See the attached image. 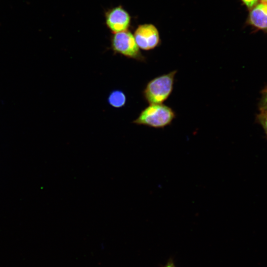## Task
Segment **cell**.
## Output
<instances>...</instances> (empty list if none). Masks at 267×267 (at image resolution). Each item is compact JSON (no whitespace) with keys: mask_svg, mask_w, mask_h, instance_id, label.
Wrapping results in <instances>:
<instances>
[{"mask_svg":"<svg viewBox=\"0 0 267 267\" xmlns=\"http://www.w3.org/2000/svg\"><path fill=\"white\" fill-rule=\"evenodd\" d=\"M176 117L175 111L162 104H150L139 114L133 123L154 128H163L170 125Z\"/></svg>","mask_w":267,"mask_h":267,"instance_id":"obj_1","label":"cell"},{"mask_svg":"<svg viewBox=\"0 0 267 267\" xmlns=\"http://www.w3.org/2000/svg\"><path fill=\"white\" fill-rule=\"evenodd\" d=\"M177 70L150 80L143 91V97L150 104H162L172 92Z\"/></svg>","mask_w":267,"mask_h":267,"instance_id":"obj_2","label":"cell"},{"mask_svg":"<svg viewBox=\"0 0 267 267\" xmlns=\"http://www.w3.org/2000/svg\"><path fill=\"white\" fill-rule=\"evenodd\" d=\"M111 46L115 53L120 54L139 61H145L134 35L126 30L113 34L111 39Z\"/></svg>","mask_w":267,"mask_h":267,"instance_id":"obj_3","label":"cell"},{"mask_svg":"<svg viewBox=\"0 0 267 267\" xmlns=\"http://www.w3.org/2000/svg\"><path fill=\"white\" fill-rule=\"evenodd\" d=\"M134 36L139 48L144 50L153 49L160 43L158 30L151 24L139 25Z\"/></svg>","mask_w":267,"mask_h":267,"instance_id":"obj_4","label":"cell"},{"mask_svg":"<svg viewBox=\"0 0 267 267\" xmlns=\"http://www.w3.org/2000/svg\"><path fill=\"white\" fill-rule=\"evenodd\" d=\"M105 18L107 28L113 34L128 30L131 21L130 15L121 5L107 10Z\"/></svg>","mask_w":267,"mask_h":267,"instance_id":"obj_5","label":"cell"},{"mask_svg":"<svg viewBox=\"0 0 267 267\" xmlns=\"http://www.w3.org/2000/svg\"><path fill=\"white\" fill-rule=\"evenodd\" d=\"M249 21L256 28L267 29V4L261 2L251 8Z\"/></svg>","mask_w":267,"mask_h":267,"instance_id":"obj_6","label":"cell"},{"mask_svg":"<svg viewBox=\"0 0 267 267\" xmlns=\"http://www.w3.org/2000/svg\"><path fill=\"white\" fill-rule=\"evenodd\" d=\"M126 96L125 93L121 90H114L112 91L108 97V102L114 108H121L126 103Z\"/></svg>","mask_w":267,"mask_h":267,"instance_id":"obj_7","label":"cell"},{"mask_svg":"<svg viewBox=\"0 0 267 267\" xmlns=\"http://www.w3.org/2000/svg\"><path fill=\"white\" fill-rule=\"evenodd\" d=\"M258 120L267 136V111H260L258 115Z\"/></svg>","mask_w":267,"mask_h":267,"instance_id":"obj_8","label":"cell"},{"mask_svg":"<svg viewBox=\"0 0 267 267\" xmlns=\"http://www.w3.org/2000/svg\"><path fill=\"white\" fill-rule=\"evenodd\" d=\"M260 108L261 111H267V88L262 92Z\"/></svg>","mask_w":267,"mask_h":267,"instance_id":"obj_9","label":"cell"},{"mask_svg":"<svg viewBox=\"0 0 267 267\" xmlns=\"http://www.w3.org/2000/svg\"><path fill=\"white\" fill-rule=\"evenodd\" d=\"M244 4L249 9L255 6L259 0H241Z\"/></svg>","mask_w":267,"mask_h":267,"instance_id":"obj_10","label":"cell"},{"mask_svg":"<svg viewBox=\"0 0 267 267\" xmlns=\"http://www.w3.org/2000/svg\"><path fill=\"white\" fill-rule=\"evenodd\" d=\"M164 267H176L172 260H170Z\"/></svg>","mask_w":267,"mask_h":267,"instance_id":"obj_11","label":"cell"},{"mask_svg":"<svg viewBox=\"0 0 267 267\" xmlns=\"http://www.w3.org/2000/svg\"><path fill=\"white\" fill-rule=\"evenodd\" d=\"M261 2L267 4V0H261Z\"/></svg>","mask_w":267,"mask_h":267,"instance_id":"obj_12","label":"cell"}]
</instances>
